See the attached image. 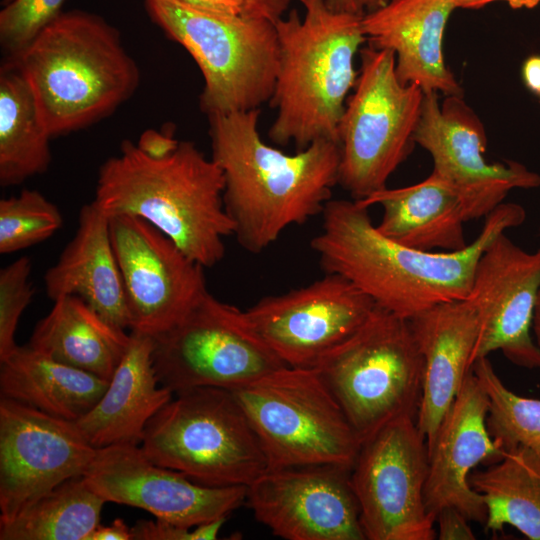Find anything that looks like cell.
I'll return each mask as SVG.
<instances>
[{"label":"cell","instance_id":"1","mask_svg":"<svg viewBox=\"0 0 540 540\" xmlns=\"http://www.w3.org/2000/svg\"><path fill=\"white\" fill-rule=\"evenodd\" d=\"M525 218L521 205L503 202L485 217L480 233L465 248L423 251L382 234L369 207L358 200L331 199L310 247L325 273L346 278L376 306L409 320L435 305L467 298L485 248Z\"/></svg>","mask_w":540,"mask_h":540},{"label":"cell","instance_id":"2","mask_svg":"<svg viewBox=\"0 0 540 540\" xmlns=\"http://www.w3.org/2000/svg\"><path fill=\"white\" fill-rule=\"evenodd\" d=\"M260 109L208 116L211 159L239 245L259 254L285 229L322 214L338 184L340 144L318 140L294 154L260 136Z\"/></svg>","mask_w":540,"mask_h":540},{"label":"cell","instance_id":"3","mask_svg":"<svg viewBox=\"0 0 540 540\" xmlns=\"http://www.w3.org/2000/svg\"><path fill=\"white\" fill-rule=\"evenodd\" d=\"M219 166L191 141H180L169 157L154 160L130 140L98 172L94 201L110 217L141 218L204 268L225 255L233 223L224 200Z\"/></svg>","mask_w":540,"mask_h":540},{"label":"cell","instance_id":"4","mask_svg":"<svg viewBox=\"0 0 540 540\" xmlns=\"http://www.w3.org/2000/svg\"><path fill=\"white\" fill-rule=\"evenodd\" d=\"M29 83L51 137L111 115L140 84L119 31L101 16L62 12L18 55L7 58Z\"/></svg>","mask_w":540,"mask_h":540},{"label":"cell","instance_id":"5","mask_svg":"<svg viewBox=\"0 0 540 540\" xmlns=\"http://www.w3.org/2000/svg\"><path fill=\"white\" fill-rule=\"evenodd\" d=\"M274 24L279 59L273 95L276 116L268 137L298 150L318 140L339 143V124L358 72L354 59L367 42L362 17L334 12L325 0H305Z\"/></svg>","mask_w":540,"mask_h":540},{"label":"cell","instance_id":"6","mask_svg":"<svg viewBox=\"0 0 540 540\" xmlns=\"http://www.w3.org/2000/svg\"><path fill=\"white\" fill-rule=\"evenodd\" d=\"M148 15L198 65L207 115L260 109L270 101L279 45L275 24L201 9L179 0H144Z\"/></svg>","mask_w":540,"mask_h":540},{"label":"cell","instance_id":"7","mask_svg":"<svg viewBox=\"0 0 540 540\" xmlns=\"http://www.w3.org/2000/svg\"><path fill=\"white\" fill-rule=\"evenodd\" d=\"M140 447L155 464L210 487H248L268 468L241 405L222 388L175 393L148 422Z\"/></svg>","mask_w":540,"mask_h":540},{"label":"cell","instance_id":"8","mask_svg":"<svg viewBox=\"0 0 540 540\" xmlns=\"http://www.w3.org/2000/svg\"><path fill=\"white\" fill-rule=\"evenodd\" d=\"M232 392L258 437L267 469H352L362 442L317 369L286 366Z\"/></svg>","mask_w":540,"mask_h":540},{"label":"cell","instance_id":"9","mask_svg":"<svg viewBox=\"0 0 540 540\" xmlns=\"http://www.w3.org/2000/svg\"><path fill=\"white\" fill-rule=\"evenodd\" d=\"M315 369L361 442L397 419L417 417L423 358L408 319L375 306Z\"/></svg>","mask_w":540,"mask_h":540},{"label":"cell","instance_id":"10","mask_svg":"<svg viewBox=\"0 0 540 540\" xmlns=\"http://www.w3.org/2000/svg\"><path fill=\"white\" fill-rule=\"evenodd\" d=\"M360 60L338 131V184L354 200L386 188L410 155L424 97L420 87L399 81L392 51L368 44Z\"/></svg>","mask_w":540,"mask_h":540},{"label":"cell","instance_id":"11","mask_svg":"<svg viewBox=\"0 0 540 540\" xmlns=\"http://www.w3.org/2000/svg\"><path fill=\"white\" fill-rule=\"evenodd\" d=\"M161 386L235 390L287 365L259 338L244 311L206 291L168 329L152 336Z\"/></svg>","mask_w":540,"mask_h":540},{"label":"cell","instance_id":"12","mask_svg":"<svg viewBox=\"0 0 540 540\" xmlns=\"http://www.w3.org/2000/svg\"><path fill=\"white\" fill-rule=\"evenodd\" d=\"M428 446L416 419H397L364 440L351 469L367 540H433L424 489Z\"/></svg>","mask_w":540,"mask_h":540},{"label":"cell","instance_id":"13","mask_svg":"<svg viewBox=\"0 0 540 540\" xmlns=\"http://www.w3.org/2000/svg\"><path fill=\"white\" fill-rule=\"evenodd\" d=\"M375 306L346 278L325 273L308 285L265 296L244 313L285 365L316 368L365 323Z\"/></svg>","mask_w":540,"mask_h":540},{"label":"cell","instance_id":"14","mask_svg":"<svg viewBox=\"0 0 540 540\" xmlns=\"http://www.w3.org/2000/svg\"><path fill=\"white\" fill-rule=\"evenodd\" d=\"M414 142L431 155L432 172L458 189L467 221L488 216L512 189L540 186V175L520 163L486 160L483 123L463 96L440 104L437 92H424Z\"/></svg>","mask_w":540,"mask_h":540},{"label":"cell","instance_id":"15","mask_svg":"<svg viewBox=\"0 0 540 540\" xmlns=\"http://www.w3.org/2000/svg\"><path fill=\"white\" fill-rule=\"evenodd\" d=\"M96 451L74 422L1 397L0 523L82 476Z\"/></svg>","mask_w":540,"mask_h":540},{"label":"cell","instance_id":"16","mask_svg":"<svg viewBox=\"0 0 540 540\" xmlns=\"http://www.w3.org/2000/svg\"><path fill=\"white\" fill-rule=\"evenodd\" d=\"M131 331L154 336L177 322L206 292L204 267L147 221L109 217Z\"/></svg>","mask_w":540,"mask_h":540},{"label":"cell","instance_id":"17","mask_svg":"<svg viewBox=\"0 0 540 540\" xmlns=\"http://www.w3.org/2000/svg\"><path fill=\"white\" fill-rule=\"evenodd\" d=\"M351 469H267L247 487L255 519L285 540H365Z\"/></svg>","mask_w":540,"mask_h":540},{"label":"cell","instance_id":"18","mask_svg":"<svg viewBox=\"0 0 540 540\" xmlns=\"http://www.w3.org/2000/svg\"><path fill=\"white\" fill-rule=\"evenodd\" d=\"M83 477L106 502L141 508L157 519L188 527L227 518L247 496L245 486H205L159 466L139 445L97 449Z\"/></svg>","mask_w":540,"mask_h":540},{"label":"cell","instance_id":"19","mask_svg":"<svg viewBox=\"0 0 540 540\" xmlns=\"http://www.w3.org/2000/svg\"><path fill=\"white\" fill-rule=\"evenodd\" d=\"M539 289L540 248L525 251L505 233L493 239L478 260L467 297L480 324L472 364L500 351L519 367L540 369L532 333Z\"/></svg>","mask_w":540,"mask_h":540},{"label":"cell","instance_id":"20","mask_svg":"<svg viewBox=\"0 0 540 540\" xmlns=\"http://www.w3.org/2000/svg\"><path fill=\"white\" fill-rule=\"evenodd\" d=\"M488 406L471 369L428 446L424 500L434 520L441 509L454 507L470 521H486L485 501L471 486L470 475L479 464H494L506 453L488 431Z\"/></svg>","mask_w":540,"mask_h":540},{"label":"cell","instance_id":"21","mask_svg":"<svg viewBox=\"0 0 540 540\" xmlns=\"http://www.w3.org/2000/svg\"><path fill=\"white\" fill-rule=\"evenodd\" d=\"M454 9L451 0H389L362 17V29L370 46L395 54L402 84L463 96L443 55L444 31Z\"/></svg>","mask_w":540,"mask_h":540},{"label":"cell","instance_id":"22","mask_svg":"<svg viewBox=\"0 0 540 540\" xmlns=\"http://www.w3.org/2000/svg\"><path fill=\"white\" fill-rule=\"evenodd\" d=\"M423 358L416 424L429 446L472 368L479 316L470 299L449 301L409 319Z\"/></svg>","mask_w":540,"mask_h":540},{"label":"cell","instance_id":"23","mask_svg":"<svg viewBox=\"0 0 540 540\" xmlns=\"http://www.w3.org/2000/svg\"><path fill=\"white\" fill-rule=\"evenodd\" d=\"M43 281L47 296L53 301L77 296L113 326L131 328L109 216L94 200L82 206L74 237L46 271Z\"/></svg>","mask_w":540,"mask_h":540},{"label":"cell","instance_id":"24","mask_svg":"<svg viewBox=\"0 0 540 540\" xmlns=\"http://www.w3.org/2000/svg\"><path fill=\"white\" fill-rule=\"evenodd\" d=\"M152 336L131 331L129 346L102 397L74 423L94 448L140 445L150 419L173 397L160 385Z\"/></svg>","mask_w":540,"mask_h":540},{"label":"cell","instance_id":"25","mask_svg":"<svg viewBox=\"0 0 540 540\" xmlns=\"http://www.w3.org/2000/svg\"><path fill=\"white\" fill-rule=\"evenodd\" d=\"M358 201L381 206L377 229L402 245L423 251H457L468 245L461 195L434 172L416 184L386 187Z\"/></svg>","mask_w":540,"mask_h":540},{"label":"cell","instance_id":"26","mask_svg":"<svg viewBox=\"0 0 540 540\" xmlns=\"http://www.w3.org/2000/svg\"><path fill=\"white\" fill-rule=\"evenodd\" d=\"M130 343V334L104 320L77 296L54 301L28 346L74 368L110 380Z\"/></svg>","mask_w":540,"mask_h":540},{"label":"cell","instance_id":"27","mask_svg":"<svg viewBox=\"0 0 540 540\" xmlns=\"http://www.w3.org/2000/svg\"><path fill=\"white\" fill-rule=\"evenodd\" d=\"M0 363L1 397L72 422L95 406L109 383L28 345L18 346Z\"/></svg>","mask_w":540,"mask_h":540},{"label":"cell","instance_id":"28","mask_svg":"<svg viewBox=\"0 0 540 540\" xmlns=\"http://www.w3.org/2000/svg\"><path fill=\"white\" fill-rule=\"evenodd\" d=\"M50 138L29 83L6 60L0 70V184L17 185L46 172Z\"/></svg>","mask_w":540,"mask_h":540},{"label":"cell","instance_id":"29","mask_svg":"<svg viewBox=\"0 0 540 540\" xmlns=\"http://www.w3.org/2000/svg\"><path fill=\"white\" fill-rule=\"evenodd\" d=\"M470 483L485 501L487 531L511 526L530 540H540V453L508 450L500 461L473 471Z\"/></svg>","mask_w":540,"mask_h":540},{"label":"cell","instance_id":"30","mask_svg":"<svg viewBox=\"0 0 540 540\" xmlns=\"http://www.w3.org/2000/svg\"><path fill=\"white\" fill-rule=\"evenodd\" d=\"M106 501L85 481L71 478L0 523V540H88Z\"/></svg>","mask_w":540,"mask_h":540},{"label":"cell","instance_id":"31","mask_svg":"<svg viewBox=\"0 0 540 540\" xmlns=\"http://www.w3.org/2000/svg\"><path fill=\"white\" fill-rule=\"evenodd\" d=\"M471 369L489 400L486 423L491 437L505 451L524 448L540 453V399L507 388L488 357L477 359Z\"/></svg>","mask_w":540,"mask_h":540},{"label":"cell","instance_id":"32","mask_svg":"<svg viewBox=\"0 0 540 540\" xmlns=\"http://www.w3.org/2000/svg\"><path fill=\"white\" fill-rule=\"evenodd\" d=\"M58 207L37 190L24 189L0 200V253L40 243L62 227Z\"/></svg>","mask_w":540,"mask_h":540},{"label":"cell","instance_id":"33","mask_svg":"<svg viewBox=\"0 0 540 540\" xmlns=\"http://www.w3.org/2000/svg\"><path fill=\"white\" fill-rule=\"evenodd\" d=\"M65 0H12L0 12V43L7 55H18L58 17Z\"/></svg>","mask_w":540,"mask_h":540},{"label":"cell","instance_id":"34","mask_svg":"<svg viewBox=\"0 0 540 540\" xmlns=\"http://www.w3.org/2000/svg\"><path fill=\"white\" fill-rule=\"evenodd\" d=\"M30 273L31 261L26 256L0 270V361L18 347L15 331L34 294Z\"/></svg>","mask_w":540,"mask_h":540},{"label":"cell","instance_id":"35","mask_svg":"<svg viewBox=\"0 0 540 540\" xmlns=\"http://www.w3.org/2000/svg\"><path fill=\"white\" fill-rule=\"evenodd\" d=\"M227 518L201 523L193 527L165 520H139L131 527L132 540H215Z\"/></svg>","mask_w":540,"mask_h":540},{"label":"cell","instance_id":"36","mask_svg":"<svg viewBox=\"0 0 540 540\" xmlns=\"http://www.w3.org/2000/svg\"><path fill=\"white\" fill-rule=\"evenodd\" d=\"M438 524L437 537L440 540H474L476 536L470 526V520L458 509L446 507L435 518Z\"/></svg>","mask_w":540,"mask_h":540},{"label":"cell","instance_id":"37","mask_svg":"<svg viewBox=\"0 0 540 540\" xmlns=\"http://www.w3.org/2000/svg\"><path fill=\"white\" fill-rule=\"evenodd\" d=\"M179 143L180 141L174 138L171 130L147 129L140 135L136 145L147 157L162 160L174 153Z\"/></svg>","mask_w":540,"mask_h":540},{"label":"cell","instance_id":"38","mask_svg":"<svg viewBox=\"0 0 540 540\" xmlns=\"http://www.w3.org/2000/svg\"><path fill=\"white\" fill-rule=\"evenodd\" d=\"M293 1L303 3L305 0H243L241 15L275 23Z\"/></svg>","mask_w":540,"mask_h":540},{"label":"cell","instance_id":"39","mask_svg":"<svg viewBox=\"0 0 540 540\" xmlns=\"http://www.w3.org/2000/svg\"><path fill=\"white\" fill-rule=\"evenodd\" d=\"M325 2L334 12L364 16L383 7L389 0H325Z\"/></svg>","mask_w":540,"mask_h":540},{"label":"cell","instance_id":"40","mask_svg":"<svg viewBox=\"0 0 540 540\" xmlns=\"http://www.w3.org/2000/svg\"><path fill=\"white\" fill-rule=\"evenodd\" d=\"M88 540H132L131 528L117 518L108 526L98 525Z\"/></svg>","mask_w":540,"mask_h":540},{"label":"cell","instance_id":"41","mask_svg":"<svg viewBox=\"0 0 540 540\" xmlns=\"http://www.w3.org/2000/svg\"><path fill=\"white\" fill-rule=\"evenodd\" d=\"M193 7L228 14H241L243 0H179Z\"/></svg>","mask_w":540,"mask_h":540},{"label":"cell","instance_id":"42","mask_svg":"<svg viewBox=\"0 0 540 540\" xmlns=\"http://www.w3.org/2000/svg\"><path fill=\"white\" fill-rule=\"evenodd\" d=\"M521 73L525 86L540 95V55L528 57L523 63Z\"/></svg>","mask_w":540,"mask_h":540},{"label":"cell","instance_id":"43","mask_svg":"<svg viewBox=\"0 0 540 540\" xmlns=\"http://www.w3.org/2000/svg\"><path fill=\"white\" fill-rule=\"evenodd\" d=\"M532 333L536 344L540 347V289L537 295L534 309Z\"/></svg>","mask_w":540,"mask_h":540},{"label":"cell","instance_id":"44","mask_svg":"<svg viewBox=\"0 0 540 540\" xmlns=\"http://www.w3.org/2000/svg\"><path fill=\"white\" fill-rule=\"evenodd\" d=\"M451 2L454 5L455 9H479L487 4L492 3V0H451Z\"/></svg>","mask_w":540,"mask_h":540},{"label":"cell","instance_id":"45","mask_svg":"<svg viewBox=\"0 0 540 540\" xmlns=\"http://www.w3.org/2000/svg\"><path fill=\"white\" fill-rule=\"evenodd\" d=\"M494 1H506L514 9L534 8L540 3V0H492Z\"/></svg>","mask_w":540,"mask_h":540},{"label":"cell","instance_id":"46","mask_svg":"<svg viewBox=\"0 0 540 540\" xmlns=\"http://www.w3.org/2000/svg\"><path fill=\"white\" fill-rule=\"evenodd\" d=\"M10 1H12V0H4L3 4L5 5V4L9 3Z\"/></svg>","mask_w":540,"mask_h":540},{"label":"cell","instance_id":"47","mask_svg":"<svg viewBox=\"0 0 540 540\" xmlns=\"http://www.w3.org/2000/svg\"><path fill=\"white\" fill-rule=\"evenodd\" d=\"M539 232H540V229H539Z\"/></svg>","mask_w":540,"mask_h":540},{"label":"cell","instance_id":"48","mask_svg":"<svg viewBox=\"0 0 540 540\" xmlns=\"http://www.w3.org/2000/svg\"><path fill=\"white\" fill-rule=\"evenodd\" d=\"M540 96V95H539Z\"/></svg>","mask_w":540,"mask_h":540}]
</instances>
